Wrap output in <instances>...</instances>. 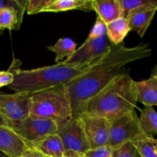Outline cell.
<instances>
[{"instance_id":"19","label":"cell","mask_w":157,"mask_h":157,"mask_svg":"<svg viewBox=\"0 0 157 157\" xmlns=\"http://www.w3.org/2000/svg\"><path fill=\"white\" fill-rule=\"evenodd\" d=\"M140 157H157L155 139L143 133L131 141Z\"/></svg>"},{"instance_id":"8","label":"cell","mask_w":157,"mask_h":157,"mask_svg":"<svg viewBox=\"0 0 157 157\" xmlns=\"http://www.w3.org/2000/svg\"><path fill=\"white\" fill-rule=\"evenodd\" d=\"M56 134L61 138L65 150H74L85 153L90 150L80 117H73L70 121L60 127Z\"/></svg>"},{"instance_id":"29","label":"cell","mask_w":157,"mask_h":157,"mask_svg":"<svg viewBox=\"0 0 157 157\" xmlns=\"http://www.w3.org/2000/svg\"><path fill=\"white\" fill-rule=\"evenodd\" d=\"M0 127H6L12 129V124L10 121H8L5 117L0 113Z\"/></svg>"},{"instance_id":"15","label":"cell","mask_w":157,"mask_h":157,"mask_svg":"<svg viewBox=\"0 0 157 157\" xmlns=\"http://www.w3.org/2000/svg\"><path fill=\"white\" fill-rule=\"evenodd\" d=\"M32 149L48 157H64V149L61 138L56 133L47 136L33 146Z\"/></svg>"},{"instance_id":"24","label":"cell","mask_w":157,"mask_h":157,"mask_svg":"<svg viewBox=\"0 0 157 157\" xmlns=\"http://www.w3.org/2000/svg\"><path fill=\"white\" fill-rule=\"evenodd\" d=\"M86 157H113V150L109 146L89 150L86 152Z\"/></svg>"},{"instance_id":"13","label":"cell","mask_w":157,"mask_h":157,"mask_svg":"<svg viewBox=\"0 0 157 157\" xmlns=\"http://www.w3.org/2000/svg\"><path fill=\"white\" fill-rule=\"evenodd\" d=\"M94 11L106 25L122 18L119 0H94Z\"/></svg>"},{"instance_id":"6","label":"cell","mask_w":157,"mask_h":157,"mask_svg":"<svg viewBox=\"0 0 157 157\" xmlns=\"http://www.w3.org/2000/svg\"><path fill=\"white\" fill-rule=\"evenodd\" d=\"M144 133L136 111L109 121L108 146L113 150Z\"/></svg>"},{"instance_id":"12","label":"cell","mask_w":157,"mask_h":157,"mask_svg":"<svg viewBox=\"0 0 157 157\" xmlns=\"http://www.w3.org/2000/svg\"><path fill=\"white\" fill-rule=\"evenodd\" d=\"M134 89L137 102L142 103L144 106H157V78L150 76L147 80L135 81Z\"/></svg>"},{"instance_id":"11","label":"cell","mask_w":157,"mask_h":157,"mask_svg":"<svg viewBox=\"0 0 157 157\" xmlns=\"http://www.w3.org/2000/svg\"><path fill=\"white\" fill-rule=\"evenodd\" d=\"M29 145L14 131L6 127H0V152L8 157H21Z\"/></svg>"},{"instance_id":"14","label":"cell","mask_w":157,"mask_h":157,"mask_svg":"<svg viewBox=\"0 0 157 157\" xmlns=\"http://www.w3.org/2000/svg\"><path fill=\"white\" fill-rule=\"evenodd\" d=\"M25 11L12 6L0 9V34L2 35L5 29L18 30L22 24Z\"/></svg>"},{"instance_id":"33","label":"cell","mask_w":157,"mask_h":157,"mask_svg":"<svg viewBox=\"0 0 157 157\" xmlns=\"http://www.w3.org/2000/svg\"><path fill=\"white\" fill-rule=\"evenodd\" d=\"M21 157H23V156H21Z\"/></svg>"},{"instance_id":"27","label":"cell","mask_w":157,"mask_h":157,"mask_svg":"<svg viewBox=\"0 0 157 157\" xmlns=\"http://www.w3.org/2000/svg\"><path fill=\"white\" fill-rule=\"evenodd\" d=\"M23 157H44L41 153L37 151L36 150L32 148H29L24 152L22 155Z\"/></svg>"},{"instance_id":"4","label":"cell","mask_w":157,"mask_h":157,"mask_svg":"<svg viewBox=\"0 0 157 157\" xmlns=\"http://www.w3.org/2000/svg\"><path fill=\"white\" fill-rule=\"evenodd\" d=\"M29 114L53 121L58 128L73 118L65 85L30 94Z\"/></svg>"},{"instance_id":"26","label":"cell","mask_w":157,"mask_h":157,"mask_svg":"<svg viewBox=\"0 0 157 157\" xmlns=\"http://www.w3.org/2000/svg\"><path fill=\"white\" fill-rule=\"evenodd\" d=\"M14 81V76L12 72L8 71H0V88L3 87H8Z\"/></svg>"},{"instance_id":"22","label":"cell","mask_w":157,"mask_h":157,"mask_svg":"<svg viewBox=\"0 0 157 157\" xmlns=\"http://www.w3.org/2000/svg\"><path fill=\"white\" fill-rule=\"evenodd\" d=\"M55 0H28L26 11L29 15L43 12V11L53 4Z\"/></svg>"},{"instance_id":"3","label":"cell","mask_w":157,"mask_h":157,"mask_svg":"<svg viewBox=\"0 0 157 157\" xmlns=\"http://www.w3.org/2000/svg\"><path fill=\"white\" fill-rule=\"evenodd\" d=\"M134 82L129 70L115 78L87 103L83 113L108 121L134 111L136 107Z\"/></svg>"},{"instance_id":"23","label":"cell","mask_w":157,"mask_h":157,"mask_svg":"<svg viewBox=\"0 0 157 157\" xmlns=\"http://www.w3.org/2000/svg\"><path fill=\"white\" fill-rule=\"evenodd\" d=\"M107 35V25L99 18L97 17V20L91 29V32L88 35L87 38L94 39Z\"/></svg>"},{"instance_id":"21","label":"cell","mask_w":157,"mask_h":157,"mask_svg":"<svg viewBox=\"0 0 157 157\" xmlns=\"http://www.w3.org/2000/svg\"><path fill=\"white\" fill-rule=\"evenodd\" d=\"M113 157H140L131 141L113 150Z\"/></svg>"},{"instance_id":"25","label":"cell","mask_w":157,"mask_h":157,"mask_svg":"<svg viewBox=\"0 0 157 157\" xmlns=\"http://www.w3.org/2000/svg\"><path fill=\"white\" fill-rule=\"evenodd\" d=\"M28 0H0V9L6 6H12L18 9L26 10Z\"/></svg>"},{"instance_id":"28","label":"cell","mask_w":157,"mask_h":157,"mask_svg":"<svg viewBox=\"0 0 157 157\" xmlns=\"http://www.w3.org/2000/svg\"><path fill=\"white\" fill-rule=\"evenodd\" d=\"M64 157H86L85 154L74 150H65Z\"/></svg>"},{"instance_id":"5","label":"cell","mask_w":157,"mask_h":157,"mask_svg":"<svg viewBox=\"0 0 157 157\" xmlns=\"http://www.w3.org/2000/svg\"><path fill=\"white\" fill-rule=\"evenodd\" d=\"M12 124V130L29 145V148H32L47 136L55 134L58 130V124L53 121L33 114Z\"/></svg>"},{"instance_id":"31","label":"cell","mask_w":157,"mask_h":157,"mask_svg":"<svg viewBox=\"0 0 157 157\" xmlns=\"http://www.w3.org/2000/svg\"><path fill=\"white\" fill-rule=\"evenodd\" d=\"M155 146H156V150L157 153V139H155Z\"/></svg>"},{"instance_id":"32","label":"cell","mask_w":157,"mask_h":157,"mask_svg":"<svg viewBox=\"0 0 157 157\" xmlns=\"http://www.w3.org/2000/svg\"><path fill=\"white\" fill-rule=\"evenodd\" d=\"M44 157H48V156H44Z\"/></svg>"},{"instance_id":"2","label":"cell","mask_w":157,"mask_h":157,"mask_svg":"<svg viewBox=\"0 0 157 157\" xmlns=\"http://www.w3.org/2000/svg\"><path fill=\"white\" fill-rule=\"evenodd\" d=\"M101 58L80 64H65L60 62L54 65L24 70L21 68L19 60L13 58L8 70L13 75L14 81L8 87L15 92L32 94L57 86L66 85L91 69Z\"/></svg>"},{"instance_id":"30","label":"cell","mask_w":157,"mask_h":157,"mask_svg":"<svg viewBox=\"0 0 157 157\" xmlns=\"http://www.w3.org/2000/svg\"><path fill=\"white\" fill-rule=\"evenodd\" d=\"M151 76L155 77V78H157V64L154 67V68L152 70V73H151Z\"/></svg>"},{"instance_id":"18","label":"cell","mask_w":157,"mask_h":157,"mask_svg":"<svg viewBox=\"0 0 157 157\" xmlns=\"http://www.w3.org/2000/svg\"><path fill=\"white\" fill-rule=\"evenodd\" d=\"M47 48L56 55L55 61L58 64L63 61L64 58H69L75 53L77 49V44L71 38H62L58 40L54 45L48 46Z\"/></svg>"},{"instance_id":"9","label":"cell","mask_w":157,"mask_h":157,"mask_svg":"<svg viewBox=\"0 0 157 157\" xmlns=\"http://www.w3.org/2000/svg\"><path fill=\"white\" fill-rule=\"evenodd\" d=\"M29 101L27 92L6 94L0 91V113L11 123L25 119L29 115Z\"/></svg>"},{"instance_id":"20","label":"cell","mask_w":157,"mask_h":157,"mask_svg":"<svg viewBox=\"0 0 157 157\" xmlns=\"http://www.w3.org/2000/svg\"><path fill=\"white\" fill-rule=\"evenodd\" d=\"M141 127L144 133L149 136L157 134V112L153 107L146 106L140 111Z\"/></svg>"},{"instance_id":"1","label":"cell","mask_w":157,"mask_h":157,"mask_svg":"<svg viewBox=\"0 0 157 157\" xmlns=\"http://www.w3.org/2000/svg\"><path fill=\"white\" fill-rule=\"evenodd\" d=\"M148 44L127 48L124 43L113 44L110 52L98 64L65 85L72 117H78L84 112L87 103L115 78L124 73L127 64L151 55Z\"/></svg>"},{"instance_id":"7","label":"cell","mask_w":157,"mask_h":157,"mask_svg":"<svg viewBox=\"0 0 157 157\" xmlns=\"http://www.w3.org/2000/svg\"><path fill=\"white\" fill-rule=\"evenodd\" d=\"M107 35L98 38H87L82 45L76 49L75 53L61 62L65 64H80L96 61L105 56L111 49Z\"/></svg>"},{"instance_id":"10","label":"cell","mask_w":157,"mask_h":157,"mask_svg":"<svg viewBox=\"0 0 157 157\" xmlns=\"http://www.w3.org/2000/svg\"><path fill=\"white\" fill-rule=\"evenodd\" d=\"M90 150L108 146L109 121L94 115H80Z\"/></svg>"},{"instance_id":"17","label":"cell","mask_w":157,"mask_h":157,"mask_svg":"<svg viewBox=\"0 0 157 157\" xmlns=\"http://www.w3.org/2000/svg\"><path fill=\"white\" fill-rule=\"evenodd\" d=\"M130 32L128 21L125 18H119L107 25V36L110 43L115 45L123 43Z\"/></svg>"},{"instance_id":"16","label":"cell","mask_w":157,"mask_h":157,"mask_svg":"<svg viewBox=\"0 0 157 157\" xmlns=\"http://www.w3.org/2000/svg\"><path fill=\"white\" fill-rule=\"evenodd\" d=\"M94 0H55L43 12H60L73 9L90 12L94 11Z\"/></svg>"}]
</instances>
